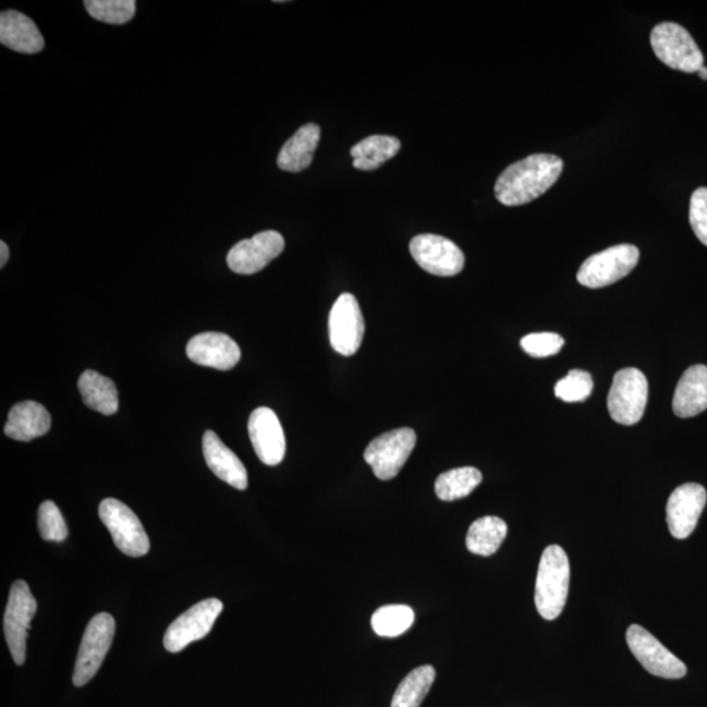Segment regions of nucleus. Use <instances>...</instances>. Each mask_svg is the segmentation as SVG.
Returning a JSON list of instances; mask_svg holds the SVG:
<instances>
[{"mask_svg":"<svg viewBox=\"0 0 707 707\" xmlns=\"http://www.w3.org/2000/svg\"><path fill=\"white\" fill-rule=\"evenodd\" d=\"M562 171L563 161L556 155H531L505 168L497 180L496 197L504 206L527 205L548 192Z\"/></svg>","mask_w":707,"mask_h":707,"instance_id":"1","label":"nucleus"},{"mask_svg":"<svg viewBox=\"0 0 707 707\" xmlns=\"http://www.w3.org/2000/svg\"><path fill=\"white\" fill-rule=\"evenodd\" d=\"M570 586V562L566 554L558 545H550L544 550L535 589L537 612L548 621L560 618L566 606Z\"/></svg>","mask_w":707,"mask_h":707,"instance_id":"2","label":"nucleus"},{"mask_svg":"<svg viewBox=\"0 0 707 707\" xmlns=\"http://www.w3.org/2000/svg\"><path fill=\"white\" fill-rule=\"evenodd\" d=\"M650 41L655 56L668 68L683 73H698L704 68L703 51L690 32L679 24H658L651 32Z\"/></svg>","mask_w":707,"mask_h":707,"instance_id":"3","label":"nucleus"},{"mask_svg":"<svg viewBox=\"0 0 707 707\" xmlns=\"http://www.w3.org/2000/svg\"><path fill=\"white\" fill-rule=\"evenodd\" d=\"M639 261V251L632 244L611 246L596 253L582 264L578 271V282L588 289L611 287L634 270Z\"/></svg>","mask_w":707,"mask_h":707,"instance_id":"4","label":"nucleus"},{"mask_svg":"<svg viewBox=\"0 0 707 707\" xmlns=\"http://www.w3.org/2000/svg\"><path fill=\"white\" fill-rule=\"evenodd\" d=\"M648 400V382L638 368H624L614 375L608 394V411L614 422L633 426L644 417Z\"/></svg>","mask_w":707,"mask_h":707,"instance_id":"5","label":"nucleus"},{"mask_svg":"<svg viewBox=\"0 0 707 707\" xmlns=\"http://www.w3.org/2000/svg\"><path fill=\"white\" fill-rule=\"evenodd\" d=\"M99 516L123 554L144 557L150 550V540L138 516L125 503L107 498L100 503Z\"/></svg>","mask_w":707,"mask_h":707,"instance_id":"6","label":"nucleus"},{"mask_svg":"<svg viewBox=\"0 0 707 707\" xmlns=\"http://www.w3.org/2000/svg\"><path fill=\"white\" fill-rule=\"evenodd\" d=\"M415 443L417 436L409 427L388 431L368 444L365 452L366 463L371 466L376 477L388 482L399 475L412 455Z\"/></svg>","mask_w":707,"mask_h":707,"instance_id":"7","label":"nucleus"},{"mask_svg":"<svg viewBox=\"0 0 707 707\" xmlns=\"http://www.w3.org/2000/svg\"><path fill=\"white\" fill-rule=\"evenodd\" d=\"M115 622L108 613L96 614L84 632L74 670V685L83 686L95 678L112 646Z\"/></svg>","mask_w":707,"mask_h":707,"instance_id":"8","label":"nucleus"},{"mask_svg":"<svg viewBox=\"0 0 707 707\" xmlns=\"http://www.w3.org/2000/svg\"><path fill=\"white\" fill-rule=\"evenodd\" d=\"M36 612L37 601L27 583L15 582L11 587L9 605L4 613V634L12 659L17 666H23L27 658L28 631Z\"/></svg>","mask_w":707,"mask_h":707,"instance_id":"9","label":"nucleus"},{"mask_svg":"<svg viewBox=\"0 0 707 707\" xmlns=\"http://www.w3.org/2000/svg\"><path fill=\"white\" fill-rule=\"evenodd\" d=\"M626 642L635 659L648 673L663 679H681L686 674V666L667 647L641 625H631L626 632Z\"/></svg>","mask_w":707,"mask_h":707,"instance_id":"10","label":"nucleus"},{"mask_svg":"<svg viewBox=\"0 0 707 707\" xmlns=\"http://www.w3.org/2000/svg\"><path fill=\"white\" fill-rule=\"evenodd\" d=\"M365 337V320L358 301L342 294L329 314V340L337 353L352 356L358 352Z\"/></svg>","mask_w":707,"mask_h":707,"instance_id":"11","label":"nucleus"},{"mask_svg":"<svg viewBox=\"0 0 707 707\" xmlns=\"http://www.w3.org/2000/svg\"><path fill=\"white\" fill-rule=\"evenodd\" d=\"M222 611V601L218 599H207L193 606L168 627L164 635L167 651H183L192 642L205 638Z\"/></svg>","mask_w":707,"mask_h":707,"instance_id":"12","label":"nucleus"},{"mask_svg":"<svg viewBox=\"0 0 707 707\" xmlns=\"http://www.w3.org/2000/svg\"><path fill=\"white\" fill-rule=\"evenodd\" d=\"M411 253L414 261L432 276L453 277L464 269V253L443 236L430 233L415 236L411 242Z\"/></svg>","mask_w":707,"mask_h":707,"instance_id":"13","label":"nucleus"},{"mask_svg":"<svg viewBox=\"0 0 707 707\" xmlns=\"http://www.w3.org/2000/svg\"><path fill=\"white\" fill-rule=\"evenodd\" d=\"M283 249L284 239L281 233L264 231L233 245L227 256V264L237 275H256L281 255Z\"/></svg>","mask_w":707,"mask_h":707,"instance_id":"14","label":"nucleus"},{"mask_svg":"<svg viewBox=\"0 0 707 707\" xmlns=\"http://www.w3.org/2000/svg\"><path fill=\"white\" fill-rule=\"evenodd\" d=\"M706 501L707 492L703 485L690 483L674 489L667 503L668 529L674 538L684 540L693 534Z\"/></svg>","mask_w":707,"mask_h":707,"instance_id":"15","label":"nucleus"},{"mask_svg":"<svg viewBox=\"0 0 707 707\" xmlns=\"http://www.w3.org/2000/svg\"><path fill=\"white\" fill-rule=\"evenodd\" d=\"M248 431L253 449L264 464L276 466L282 463L287 453V438L281 422L271 409H256L251 414Z\"/></svg>","mask_w":707,"mask_h":707,"instance_id":"16","label":"nucleus"},{"mask_svg":"<svg viewBox=\"0 0 707 707\" xmlns=\"http://www.w3.org/2000/svg\"><path fill=\"white\" fill-rule=\"evenodd\" d=\"M186 354L196 365L229 371L242 358L237 343L230 336L217 332L200 333L187 343Z\"/></svg>","mask_w":707,"mask_h":707,"instance_id":"17","label":"nucleus"},{"mask_svg":"<svg viewBox=\"0 0 707 707\" xmlns=\"http://www.w3.org/2000/svg\"><path fill=\"white\" fill-rule=\"evenodd\" d=\"M203 444L206 463L214 475L237 490L248 488V472L242 460L219 439L216 432L206 431Z\"/></svg>","mask_w":707,"mask_h":707,"instance_id":"18","label":"nucleus"},{"mask_svg":"<svg viewBox=\"0 0 707 707\" xmlns=\"http://www.w3.org/2000/svg\"><path fill=\"white\" fill-rule=\"evenodd\" d=\"M0 42L17 53L36 54L45 47L40 29L31 17L16 10L0 15Z\"/></svg>","mask_w":707,"mask_h":707,"instance_id":"19","label":"nucleus"},{"mask_svg":"<svg viewBox=\"0 0 707 707\" xmlns=\"http://www.w3.org/2000/svg\"><path fill=\"white\" fill-rule=\"evenodd\" d=\"M673 413L679 418H692L707 409V367L692 366L686 369L674 391Z\"/></svg>","mask_w":707,"mask_h":707,"instance_id":"20","label":"nucleus"},{"mask_svg":"<svg viewBox=\"0 0 707 707\" xmlns=\"http://www.w3.org/2000/svg\"><path fill=\"white\" fill-rule=\"evenodd\" d=\"M50 425L51 418L47 409L38 402L24 401L11 409L4 432L19 442H31L48 434Z\"/></svg>","mask_w":707,"mask_h":707,"instance_id":"21","label":"nucleus"},{"mask_svg":"<svg viewBox=\"0 0 707 707\" xmlns=\"http://www.w3.org/2000/svg\"><path fill=\"white\" fill-rule=\"evenodd\" d=\"M321 130L316 123H307L291 136L278 155L277 164L282 171L300 173L313 163L319 146Z\"/></svg>","mask_w":707,"mask_h":707,"instance_id":"22","label":"nucleus"},{"mask_svg":"<svg viewBox=\"0 0 707 707\" xmlns=\"http://www.w3.org/2000/svg\"><path fill=\"white\" fill-rule=\"evenodd\" d=\"M84 404L103 415L119 411V392L112 380L99 373L87 369L77 381Z\"/></svg>","mask_w":707,"mask_h":707,"instance_id":"23","label":"nucleus"},{"mask_svg":"<svg viewBox=\"0 0 707 707\" xmlns=\"http://www.w3.org/2000/svg\"><path fill=\"white\" fill-rule=\"evenodd\" d=\"M401 142L394 136L373 135L352 148L354 167L361 171H374L398 155Z\"/></svg>","mask_w":707,"mask_h":707,"instance_id":"24","label":"nucleus"},{"mask_svg":"<svg viewBox=\"0 0 707 707\" xmlns=\"http://www.w3.org/2000/svg\"><path fill=\"white\" fill-rule=\"evenodd\" d=\"M508 524L501 517H479L471 525L468 535H466V548L473 554L492 556L501 548L505 536H508Z\"/></svg>","mask_w":707,"mask_h":707,"instance_id":"25","label":"nucleus"},{"mask_svg":"<svg viewBox=\"0 0 707 707\" xmlns=\"http://www.w3.org/2000/svg\"><path fill=\"white\" fill-rule=\"evenodd\" d=\"M437 672L432 666L415 668L401 681L394 692L391 707H419L431 690Z\"/></svg>","mask_w":707,"mask_h":707,"instance_id":"26","label":"nucleus"},{"mask_svg":"<svg viewBox=\"0 0 707 707\" xmlns=\"http://www.w3.org/2000/svg\"><path fill=\"white\" fill-rule=\"evenodd\" d=\"M483 483V473L473 466L442 473L436 482V492L440 501L452 502L468 497Z\"/></svg>","mask_w":707,"mask_h":707,"instance_id":"27","label":"nucleus"},{"mask_svg":"<svg viewBox=\"0 0 707 707\" xmlns=\"http://www.w3.org/2000/svg\"><path fill=\"white\" fill-rule=\"evenodd\" d=\"M415 614L411 607L391 605L380 607L373 614L371 625L379 637L395 638L414 624Z\"/></svg>","mask_w":707,"mask_h":707,"instance_id":"28","label":"nucleus"},{"mask_svg":"<svg viewBox=\"0 0 707 707\" xmlns=\"http://www.w3.org/2000/svg\"><path fill=\"white\" fill-rule=\"evenodd\" d=\"M89 16L101 23L122 25L135 15L134 0H86L84 2Z\"/></svg>","mask_w":707,"mask_h":707,"instance_id":"29","label":"nucleus"},{"mask_svg":"<svg viewBox=\"0 0 707 707\" xmlns=\"http://www.w3.org/2000/svg\"><path fill=\"white\" fill-rule=\"evenodd\" d=\"M594 389L593 376L582 369H572L566 378L561 379L554 387L556 398L564 402H582L592 395Z\"/></svg>","mask_w":707,"mask_h":707,"instance_id":"30","label":"nucleus"},{"mask_svg":"<svg viewBox=\"0 0 707 707\" xmlns=\"http://www.w3.org/2000/svg\"><path fill=\"white\" fill-rule=\"evenodd\" d=\"M38 529L44 540L62 543L69 536L66 522L57 504L45 501L38 510Z\"/></svg>","mask_w":707,"mask_h":707,"instance_id":"31","label":"nucleus"},{"mask_svg":"<svg viewBox=\"0 0 707 707\" xmlns=\"http://www.w3.org/2000/svg\"><path fill=\"white\" fill-rule=\"evenodd\" d=\"M564 340L556 333H532L523 337L521 346L525 353L534 358H548V356L560 353Z\"/></svg>","mask_w":707,"mask_h":707,"instance_id":"32","label":"nucleus"},{"mask_svg":"<svg viewBox=\"0 0 707 707\" xmlns=\"http://www.w3.org/2000/svg\"><path fill=\"white\" fill-rule=\"evenodd\" d=\"M690 222L699 242L707 246V187H699L693 193Z\"/></svg>","mask_w":707,"mask_h":707,"instance_id":"33","label":"nucleus"},{"mask_svg":"<svg viewBox=\"0 0 707 707\" xmlns=\"http://www.w3.org/2000/svg\"><path fill=\"white\" fill-rule=\"evenodd\" d=\"M0 252H2V255H0V266H2L3 268L5 263L9 261V257H10V251L8 244H5L4 242H0Z\"/></svg>","mask_w":707,"mask_h":707,"instance_id":"34","label":"nucleus"},{"mask_svg":"<svg viewBox=\"0 0 707 707\" xmlns=\"http://www.w3.org/2000/svg\"><path fill=\"white\" fill-rule=\"evenodd\" d=\"M698 74L700 77H703L704 81H707V68H700L698 71Z\"/></svg>","mask_w":707,"mask_h":707,"instance_id":"35","label":"nucleus"}]
</instances>
